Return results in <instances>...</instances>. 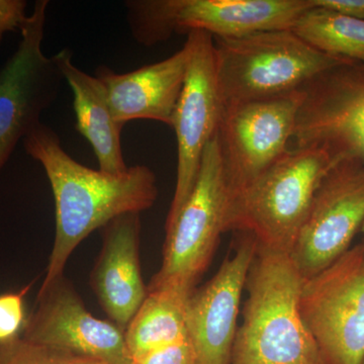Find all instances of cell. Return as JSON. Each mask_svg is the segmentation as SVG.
Wrapping results in <instances>:
<instances>
[{
  "label": "cell",
  "instance_id": "obj_1",
  "mask_svg": "<svg viewBox=\"0 0 364 364\" xmlns=\"http://www.w3.org/2000/svg\"><path fill=\"white\" fill-rule=\"evenodd\" d=\"M23 142L26 154L44 168L54 196V245L42 286L63 277L71 254L93 231L119 215L140 214L156 202V176L145 165L129 167L119 176L91 169L74 160L56 132L42 123Z\"/></svg>",
  "mask_w": 364,
  "mask_h": 364
},
{
  "label": "cell",
  "instance_id": "obj_2",
  "mask_svg": "<svg viewBox=\"0 0 364 364\" xmlns=\"http://www.w3.org/2000/svg\"><path fill=\"white\" fill-rule=\"evenodd\" d=\"M303 284L289 254L257 246L231 364H322L299 312Z\"/></svg>",
  "mask_w": 364,
  "mask_h": 364
},
{
  "label": "cell",
  "instance_id": "obj_3",
  "mask_svg": "<svg viewBox=\"0 0 364 364\" xmlns=\"http://www.w3.org/2000/svg\"><path fill=\"white\" fill-rule=\"evenodd\" d=\"M315 146L289 149L228 200L226 232L252 235L258 245L289 254L327 172L336 164Z\"/></svg>",
  "mask_w": 364,
  "mask_h": 364
},
{
  "label": "cell",
  "instance_id": "obj_4",
  "mask_svg": "<svg viewBox=\"0 0 364 364\" xmlns=\"http://www.w3.org/2000/svg\"><path fill=\"white\" fill-rule=\"evenodd\" d=\"M218 85L225 107L303 90L349 60L318 51L291 30L215 38Z\"/></svg>",
  "mask_w": 364,
  "mask_h": 364
},
{
  "label": "cell",
  "instance_id": "obj_5",
  "mask_svg": "<svg viewBox=\"0 0 364 364\" xmlns=\"http://www.w3.org/2000/svg\"><path fill=\"white\" fill-rule=\"evenodd\" d=\"M229 200L219 140L215 135L203 152L195 186L176 221L167 229L161 267L148 289L181 287L195 291L212 263L225 230Z\"/></svg>",
  "mask_w": 364,
  "mask_h": 364
},
{
  "label": "cell",
  "instance_id": "obj_6",
  "mask_svg": "<svg viewBox=\"0 0 364 364\" xmlns=\"http://www.w3.org/2000/svg\"><path fill=\"white\" fill-rule=\"evenodd\" d=\"M299 312L322 364H363L364 240L304 280Z\"/></svg>",
  "mask_w": 364,
  "mask_h": 364
},
{
  "label": "cell",
  "instance_id": "obj_7",
  "mask_svg": "<svg viewBox=\"0 0 364 364\" xmlns=\"http://www.w3.org/2000/svg\"><path fill=\"white\" fill-rule=\"evenodd\" d=\"M47 0H38L21 26L16 51L0 70V171L16 145L41 124L64 81L55 56L43 52Z\"/></svg>",
  "mask_w": 364,
  "mask_h": 364
},
{
  "label": "cell",
  "instance_id": "obj_8",
  "mask_svg": "<svg viewBox=\"0 0 364 364\" xmlns=\"http://www.w3.org/2000/svg\"><path fill=\"white\" fill-rule=\"evenodd\" d=\"M184 46L188 50V71L171 126L177 142L176 183L165 229L173 224L191 195L203 152L217 135L224 112L215 73L214 37L191 31Z\"/></svg>",
  "mask_w": 364,
  "mask_h": 364
},
{
  "label": "cell",
  "instance_id": "obj_9",
  "mask_svg": "<svg viewBox=\"0 0 364 364\" xmlns=\"http://www.w3.org/2000/svg\"><path fill=\"white\" fill-rule=\"evenodd\" d=\"M304 91L225 107L217 136L229 198L246 188L289 150Z\"/></svg>",
  "mask_w": 364,
  "mask_h": 364
},
{
  "label": "cell",
  "instance_id": "obj_10",
  "mask_svg": "<svg viewBox=\"0 0 364 364\" xmlns=\"http://www.w3.org/2000/svg\"><path fill=\"white\" fill-rule=\"evenodd\" d=\"M363 223L364 162L341 160L321 181L289 252L304 280L346 253Z\"/></svg>",
  "mask_w": 364,
  "mask_h": 364
},
{
  "label": "cell",
  "instance_id": "obj_11",
  "mask_svg": "<svg viewBox=\"0 0 364 364\" xmlns=\"http://www.w3.org/2000/svg\"><path fill=\"white\" fill-rule=\"evenodd\" d=\"M293 140L294 147L315 146L335 162H364V65L334 67L301 90Z\"/></svg>",
  "mask_w": 364,
  "mask_h": 364
},
{
  "label": "cell",
  "instance_id": "obj_12",
  "mask_svg": "<svg viewBox=\"0 0 364 364\" xmlns=\"http://www.w3.org/2000/svg\"><path fill=\"white\" fill-rule=\"evenodd\" d=\"M26 341L97 359L107 364H134L124 332L111 321L86 310L65 277L41 287L33 312L21 335Z\"/></svg>",
  "mask_w": 364,
  "mask_h": 364
},
{
  "label": "cell",
  "instance_id": "obj_13",
  "mask_svg": "<svg viewBox=\"0 0 364 364\" xmlns=\"http://www.w3.org/2000/svg\"><path fill=\"white\" fill-rule=\"evenodd\" d=\"M238 234L233 255L189 299L188 337L196 364H231L242 294L258 246L252 235Z\"/></svg>",
  "mask_w": 364,
  "mask_h": 364
},
{
  "label": "cell",
  "instance_id": "obj_14",
  "mask_svg": "<svg viewBox=\"0 0 364 364\" xmlns=\"http://www.w3.org/2000/svg\"><path fill=\"white\" fill-rule=\"evenodd\" d=\"M140 214L119 215L102 228V246L90 286L109 321L122 331L148 294L140 263Z\"/></svg>",
  "mask_w": 364,
  "mask_h": 364
},
{
  "label": "cell",
  "instance_id": "obj_15",
  "mask_svg": "<svg viewBox=\"0 0 364 364\" xmlns=\"http://www.w3.org/2000/svg\"><path fill=\"white\" fill-rule=\"evenodd\" d=\"M186 46L168 58L128 73L98 67L95 76L107 91L114 119L126 124L134 119H150L171 127L188 71Z\"/></svg>",
  "mask_w": 364,
  "mask_h": 364
},
{
  "label": "cell",
  "instance_id": "obj_16",
  "mask_svg": "<svg viewBox=\"0 0 364 364\" xmlns=\"http://www.w3.org/2000/svg\"><path fill=\"white\" fill-rule=\"evenodd\" d=\"M176 33L215 38L291 30L312 0H170Z\"/></svg>",
  "mask_w": 364,
  "mask_h": 364
},
{
  "label": "cell",
  "instance_id": "obj_17",
  "mask_svg": "<svg viewBox=\"0 0 364 364\" xmlns=\"http://www.w3.org/2000/svg\"><path fill=\"white\" fill-rule=\"evenodd\" d=\"M54 56L73 95L76 130L90 143L100 170L114 176L124 173L129 166L122 148L124 124L114 119L104 85L74 65L68 49Z\"/></svg>",
  "mask_w": 364,
  "mask_h": 364
},
{
  "label": "cell",
  "instance_id": "obj_18",
  "mask_svg": "<svg viewBox=\"0 0 364 364\" xmlns=\"http://www.w3.org/2000/svg\"><path fill=\"white\" fill-rule=\"evenodd\" d=\"M195 291L181 287L148 289L147 296L124 330V341L134 363L151 352L189 338L188 303Z\"/></svg>",
  "mask_w": 364,
  "mask_h": 364
},
{
  "label": "cell",
  "instance_id": "obj_19",
  "mask_svg": "<svg viewBox=\"0 0 364 364\" xmlns=\"http://www.w3.org/2000/svg\"><path fill=\"white\" fill-rule=\"evenodd\" d=\"M291 31L318 51L364 65V20L313 4Z\"/></svg>",
  "mask_w": 364,
  "mask_h": 364
},
{
  "label": "cell",
  "instance_id": "obj_20",
  "mask_svg": "<svg viewBox=\"0 0 364 364\" xmlns=\"http://www.w3.org/2000/svg\"><path fill=\"white\" fill-rule=\"evenodd\" d=\"M126 7L132 33L140 44L154 46L176 33L170 0H134Z\"/></svg>",
  "mask_w": 364,
  "mask_h": 364
},
{
  "label": "cell",
  "instance_id": "obj_21",
  "mask_svg": "<svg viewBox=\"0 0 364 364\" xmlns=\"http://www.w3.org/2000/svg\"><path fill=\"white\" fill-rule=\"evenodd\" d=\"M0 364H107L44 345L32 343L18 336L0 343Z\"/></svg>",
  "mask_w": 364,
  "mask_h": 364
},
{
  "label": "cell",
  "instance_id": "obj_22",
  "mask_svg": "<svg viewBox=\"0 0 364 364\" xmlns=\"http://www.w3.org/2000/svg\"><path fill=\"white\" fill-rule=\"evenodd\" d=\"M31 286L0 294V343L20 336L26 323L25 296Z\"/></svg>",
  "mask_w": 364,
  "mask_h": 364
},
{
  "label": "cell",
  "instance_id": "obj_23",
  "mask_svg": "<svg viewBox=\"0 0 364 364\" xmlns=\"http://www.w3.org/2000/svg\"><path fill=\"white\" fill-rule=\"evenodd\" d=\"M134 364H196V351L188 338L151 352Z\"/></svg>",
  "mask_w": 364,
  "mask_h": 364
},
{
  "label": "cell",
  "instance_id": "obj_24",
  "mask_svg": "<svg viewBox=\"0 0 364 364\" xmlns=\"http://www.w3.org/2000/svg\"><path fill=\"white\" fill-rule=\"evenodd\" d=\"M25 0H0V46L4 35L21 28L28 20Z\"/></svg>",
  "mask_w": 364,
  "mask_h": 364
},
{
  "label": "cell",
  "instance_id": "obj_25",
  "mask_svg": "<svg viewBox=\"0 0 364 364\" xmlns=\"http://www.w3.org/2000/svg\"><path fill=\"white\" fill-rule=\"evenodd\" d=\"M314 6L364 20V0H313Z\"/></svg>",
  "mask_w": 364,
  "mask_h": 364
},
{
  "label": "cell",
  "instance_id": "obj_26",
  "mask_svg": "<svg viewBox=\"0 0 364 364\" xmlns=\"http://www.w3.org/2000/svg\"><path fill=\"white\" fill-rule=\"evenodd\" d=\"M361 233H363L364 235V223H363V228H361Z\"/></svg>",
  "mask_w": 364,
  "mask_h": 364
},
{
  "label": "cell",
  "instance_id": "obj_27",
  "mask_svg": "<svg viewBox=\"0 0 364 364\" xmlns=\"http://www.w3.org/2000/svg\"><path fill=\"white\" fill-rule=\"evenodd\" d=\"M363 364H364V359H363Z\"/></svg>",
  "mask_w": 364,
  "mask_h": 364
}]
</instances>
